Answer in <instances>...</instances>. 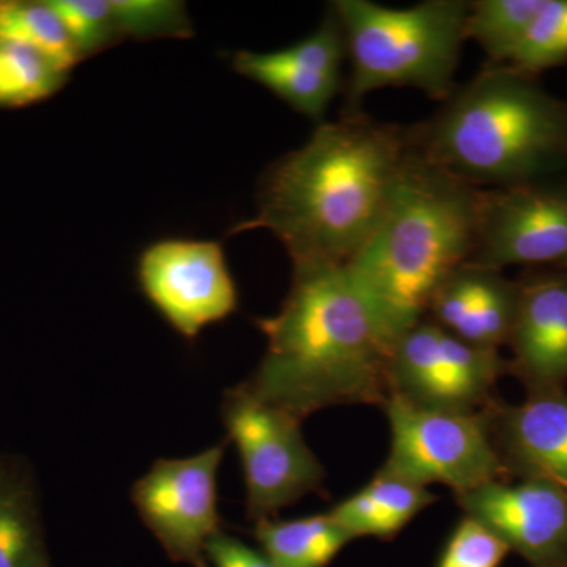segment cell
Listing matches in <instances>:
<instances>
[{
  "mask_svg": "<svg viewBox=\"0 0 567 567\" xmlns=\"http://www.w3.org/2000/svg\"><path fill=\"white\" fill-rule=\"evenodd\" d=\"M409 152L404 126L364 112L319 123L303 147L265 171L256 216L229 234L265 229L281 241L293 267H342L379 226Z\"/></svg>",
  "mask_w": 567,
  "mask_h": 567,
  "instance_id": "obj_1",
  "label": "cell"
},
{
  "mask_svg": "<svg viewBox=\"0 0 567 567\" xmlns=\"http://www.w3.org/2000/svg\"><path fill=\"white\" fill-rule=\"evenodd\" d=\"M262 361L241 383L298 420L339 405L386 404L391 342L344 265L293 267L278 315L256 320Z\"/></svg>",
  "mask_w": 567,
  "mask_h": 567,
  "instance_id": "obj_2",
  "label": "cell"
},
{
  "mask_svg": "<svg viewBox=\"0 0 567 567\" xmlns=\"http://www.w3.org/2000/svg\"><path fill=\"white\" fill-rule=\"evenodd\" d=\"M410 147L477 189L511 188L567 171V103L536 78L487 63L427 121Z\"/></svg>",
  "mask_w": 567,
  "mask_h": 567,
  "instance_id": "obj_3",
  "label": "cell"
},
{
  "mask_svg": "<svg viewBox=\"0 0 567 567\" xmlns=\"http://www.w3.org/2000/svg\"><path fill=\"white\" fill-rule=\"evenodd\" d=\"M480 193L410 147L379 226L344 265L391 347L472 256Z\"/></svg>",
  "mask_w": 567,
  "mask_h": 567,
  "instance_id": "obj_4",
  "label": "cell"
},
{
  "mask_svg": "<svg viewBox=\"0 0 567 567\" xmlns=\"http://www.w3.org/2000/svg\"><path fill=\"white\" fill-rule=\"evenodd\" d=\"M470 3L425 0L391 9L371 0L331 2L350 61L342 115L360 114L365 96L386 87L417 89L445 102L457 87Z\"/></svg>",
  "mask_w": 567,
  "mask_h": 567,
  "instance_id": "obj_5",
  "label": "cell"
},
{
  "mask_svg": "<svg viewBox=\"0 0 567 567\" xmlns=\"http://www.w3.org/2000/svg\"><path fill=\"white\" fill-rule=\"evenodd\" d=\"M221 415L244 465L249 520L274 518L306 495L323 494L327 472L306 442L303 421L244 385L226 391Z\"/></svg>",
  "mask_w": 567,
  "mask_h": 567,
  "instance_id": "obj_6",
  "label": "cell"
},
{
  "mask_svg": "<svg viewBox=\"0 0 567 567\" xmlns=\"http://www.w3.org/2000/svg\"><path fill=\"white\" fill-rule=\"evenodd\" d=\"M488 406L477 413L439 412L390 395L383 405L390 453L380 472L421 487L443 484L454 495L507 480L492 440Z\"/></svg>",
  "mask_w": 567,
  "mask_h": 567,
  "instance_id": "obj_7",
  "label": "cell"
},
{
  "mask_svg": "<svg viewBox=\"0 0 567 567\" xmlns=\"http://www.w3.org/2000/svg\"><path fill=\"white\" fill-rule=\"evenodd\" d=\"M507 374L499 350L468 344L427 317L394 342L388 363L390 395L439 412H483Z\"/></svg>",
  "mask_w": 567,
  "mask_h": 567,
  "instance_id": "obj_8",
  "label": "cell"
},
{
  "mask_svg": "<svg viewBox=\"0 0 567 567\" xmlns=\"http://www.w3.org/2000/svg\"><path fill=\"white\" fill-rule=\"evenodd\" d=\"M468 262L507 267L567 268V177L511 188L481 189Z\"/></svg>",
  "mask_w": 567,
  "mask_h": 567,
  "instance_id": "obj_9",
  "label": "cell"
},
{
  "mask_svg": "<svg viewBox=\"0 0 567 567\" xmlns=\"http://www.w3.org/2000/svg\"><path fill=\"white\" fill-rule=\"evenodd\" d=\"M136 276L148 303L186 341L229 319L240 305L219 241L163 238L141 252Z\"/></svg>",
  "mask_w": 567,
  "mask_h": 567,
  "instance_id": "obj_10",
  "label": "cell"
},
{
  "mask_svg": "<svg viewBox=\"0 0 567 567\" xmlns=\"http://www.w3.org/2000/svg\"><path fill=\"white\" fill-rule=\"evenodd\" d=\"M224 443L192 457L159 458L134 483L132 499L167 557L192 567L208 565V540L221 532L218 472Z\"/></svg>",
  "mask_w": 567,
  "mask_h": 567,
  "instance_id": "obj_11",
  "label": "cell"
},
{
  "mask_svg": "<svg viewBox=\"0 0 567 567\" xmlns=\"http://www.w3.org/2000/svg\"><path fill=\"white\" fill-rule=\"evenodd\" d=\"M454 499L464 516L491 529L533 567H567L566 488L540 480H496Z\"/></svg>",
  "mask_w": 567,
  "mask_h": 567,
  "instance_id": "obj_12",
  "label": "cell"
},
{
  "mask_svg": "<svg viewBox=\"0 0 567 567\" xmlns=\"http://www.w3.org/2000/svg\"><path fill=\"white\" fill-rule=\"evenodd\" d=\"M346 61L344 29L330 3L319 28L305 40L278 51L235 52L233 66L292 110L322 123L341 91Z\"/></svg>",
  "mask_w": 567,
  "mask_h": 567,
  "instance_id": "obj_13",
  "label": "cell"
},
{
  "mask_svg": "<svg viewBox=\"0 0 567 567\" xmlns=\"http://www.w3.org/2000/svg\"><path fill=\"white\" fill-rule=\"evenodd\" d=\"M520 300L511 331L509 374L528 394L567 383V268L529 270L518 279Z\"/></svg>",
  "mask_w": 567,
  "mask_h": 567,
  "instance_id": "obj_14",
  "label": "cell"
},
{
  "mask_svg": "<svg viewBox=\"0 0 567 567\" xmlns=\"http://www.w3.org/2000/svg\"><path fill=\"white\" fill-rule=\"evenodd\" d=\"M492 440L506 476L567 491V393L528 394L522 404L488 406Z\"/></svg>",
  "mask_w": 567,
  "mask_h": 567,
  "instance_id": "obj_15",
  "label": "cell"
},
{
  "mask_svg": "<svg viewBox=\"0 0 567 567\" xmlns=\"http://www.w3.org/2000/svg\"><path fill=\"white\" fill-rule=\"evenodd\" d=\"M518 300V281L466 260L440 284L425 317L468 344L499 350L509 342Z\"/></svg>",
  "mask_w": 567,
  "mask_h": 567,
  "instance_id": "obj_16",
  "label": "cell"
},
{
  "mask_svg": "<svg viewBox=\"0 0 567 567\" xmlns=\"http://www.w3.org/2000/svg\"><path fill=\"white\" fill-rule=\"evenodd\" d=\"M436 499L439 496L427 487L406 483L379 470L365 486L328 513L353 540L360 537L393 539Z\"/></svg>",
  "mask_w": 567,
  "mask_h": 567,
  "instance_id": "obj_17",
  "label": "cell"
},
{
  "mask_svg": "<svg viewBox=\"0 0 567 567\" xmlns=\"http://www.w3.org/2000/svg\"><path fill=\"white\" fill-rule=\"evenodd\" d=\"M260 550L278 567H327L352 537L331 514L290 518H265L254 524Z\"/></svg>",
  "mask_w": 567,
  "mask_h": 567,
  "instance_id": "obj_18",
  "label": "cell"
},
{
  "mask_svg": "<svg viewBox=\"0 0 567 567\" xmlns=\"http://www.w3.org/2000/svg\"><path fill=\"white\" fill-rule=\"evenodd\" d=\"M0 567H52L32 487L20 472L2 461Z\"/></svg>",
  "mask_w": 567,
  "mask_h": 567,
  "instance_id": "obj_19",
  "label": "cell"
},
{
  "mask_svg": "<svg viewBox=\"0 0 567 567\" xmlns=\"http://www.w3.org/2000/svg\"><path fill=\"white\" fill-rule=\"evenodd\" d=\"M0 39L32 48L69 73L82 62L50 0H0Z\"/></svg>",
  "mask_w": 567,
  "mask_h": 567,
  "instance_id": "obj_20",
  "label": "cell"
},
{
  "mask_svg": "<svg viewBox=\"0 0 567 567\" xmlns=\"http://www.w3.org/2000/svg\"><path fill=\"white\" fill-rule=\"evenodd\" d=\"M69 76L41 52L0 39V110L44 102L61 91Z\"/></svg>",
  "mask_w": 567,
  "mask_h": 567,
  "instance_id": "obj_21",
  "label": "cell"
},
{
  "mask_svg": "<svg viewBox=\"0 0 567 567\" xmlns=\"http://www.w3.org/2000/svg\"><path fill=\"white\" fill-rule=\"evenodd\" d=\"M544 0H476L470 3L466 40L476 41L492 65H507Z\"/></svg>",
  "mask_w": 567,
  "mask_h": 567,
  "instance_id": "obj_22",
  "label": "cell"
},
{
  "mask_svg": "<svg viewBox=\"0 0 567 567\" xmlns=\"http://www.w3.org/2000/svg\"><path fill=\"white\" fill-rule=\"evenodd\" d=\"M567 62V0H544L507 66L528 76Z\"/></svg>",
  "mask_w": 567,
  "mask_h": 567,
  "instance_id": "obj_23",
  "label": "cell"
},
{
  "mask_svg": "<svg viewBox=\"0 0 567 567\" xmlns=\"http://www.w3.org/2000/svg\"><path fill=\"white\" fill-rule=\"evenodd\" d=\"M50 3L65 24L81 61L122 43L112 0H50Z\"/></svg>",
  "mask_w": 567,
  "mask_h": 567,
  "instance_id": "obj_24",
  "label": "cell"
},
{
  "mask_svg": "<svg viewBox=\"0 0 567 567\" xmlns=\"http://www.w3.org/2000/svg\"><path fill=\"white\" fill-rule=\"evenodd\" d=\"M123 40L189 39L188 10L177 0H112Z\"/></svg>",
  "mask_w": 567,
  "mask_h": 567,
  "instance_id": "obj_25",
  "label": "cell"
},
{
  "mask_svg": "<svg viewBox=\"0 0 567 567\" xmlns=\"http://www.w3.org/2000/svg\"><path fill=\"white\" fill-rule=\"evenodd\" d=\"M509 548L476 522L464 516L451 533L436 567H499Z\"/></svg>",
  "mask_w": 567,
  "mask_h": 567,
  "instance_id": "obj_26",
  "label": "cell"
},
{
  "mask_svg": "<svg viewBox=\"0 0 567 567\" xmlns=\"http://www.w3.org/2000/svg\"><path fill=\"white\" fill-rule=\"evenodd\" d=\"M205 554L210 567H278L260 548L249 547L223 529L208 540Z\"/></svg>",
  "mask_w": 567,
  "mask_h": 567,
  "instance_id": "obj_27",
  "label": "cell"
},
{
  "mask_svg": "<svg viewBox=\"0 0 567 567\" xmlns=\"http://www.w3.org/2000/svg\"><path fill=\"white\" fill-rule=\"evenodd\" d=\"M544 567H558V566H544Z\"/></svg>",
  "mask_w": 567,
  "mask_h": 567,
  "instance_id": "obj_28",
  "label": "cell"
}]
</instances>
